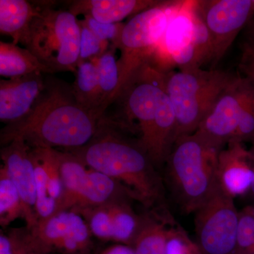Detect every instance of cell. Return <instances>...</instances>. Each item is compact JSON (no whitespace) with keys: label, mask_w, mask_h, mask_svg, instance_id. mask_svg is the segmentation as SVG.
Segmentation results:
<instances>
[{"label":"cell","mask_w":254,"mask_h":254,"mask_svg":"<svg viewBox=\"0 0 254 254\" xmlns=\"http://www.w3.org/2000/svg\"><path fill=\"white\" fill-rule=\"evenodd\" d=\"M100 120L78 103L72 86L55 78L47 79L29 115L1 131V144L21 137L32 148L78 149L94 137Z\"/></svg>","instance_id":"1"},{"label":"cell","mask_w":254,"mask_h":254,"mask_svg":"<svg viewBox=\"0 0 254 254\" xmlns=\"http://www.w3.org/2000/svg\"><path fill=\"white\" fill-rule=\"evenodd\" d=\"M103 115L91 141L70 150L88 168L126 187L147 208L163 206L165 189L156 167L140 144L123 133L125 127Z\"/></svg>","instance_id":"2"},{"label":"cell","mask_w":254,"mask_h":254,"mask_svg":"<svg viewBox=\"0 0 254 254\" xmlns=\"http://www.w3.org/2000/svg\"><path fill=\"white\" fill-rule=\"evenodd\" d=\"M222 149L196 133L175 141L165 162L166 177L184 213H195L218 190L217 167Z\"/></svg>","instance_id":"3"},{"label":"cell","mask_w":254,"mask_h":254,"mask_svg":"<svg viewBox=\"0 0 254 254\" xmlns=\"http://www.w3.org/2000/svg\"><path fill=\"white\" fill-rule=\"evenodd\" d=\"M213 60V48L198 1H180L161 41L146 63L163 73L201 68Z\"/></svg>","instance_id":"4"},{"label":"cell","mask_w":254,"mask_h":254,"mask_svg":"<svg viewBox=\"0 0 254 254\" xmlns=\"http://www.w3.org/2000/svg\"><path fill=\"white\" fill-rule=\"evenodd\" d=\"M234 76L214 68H193L166 73V92L176 116L175 143L181 137L198 130Z\"/></svg>","instance_id":"5"},{"label":"cell","mask_w":254,"mask_h":254,"mask_svg":"<svg viewBox=\"0 0 254 254\" xmlns=\"http://www.w3.org/2000/svg\"><path fill=\"white\" fill-rule=\"evenodd\" d=\"M79 20L69 11L56 9L53 3L42 1L33 18L26 48L52 73H75L79 58Z\"/></svg>","instance_id":"6"},{"label":"cell","mask_w":254,"mask_h":254,"mask_svg":"<svg viewBox=\"0 0 254 254\" xmlns=\"http://www.w3.org/2000/svg\"><path fill=\"white\" fill-rule=\"evenodd\" d=\"M180 1H158L125 23L119 50V95L133 73L146 63L161 41Z\"/></svg>","instance_id":"7"},{"label":"cell","mask_w":254,"mask_h":254,"mask_svg":"<svg viewBox=\"0 0 254 254\" xmlns=\"http://www.w3.org/2000/svg\"><path fill=\"white\" fill-rule=\"evenodd\" d=\"M166 73L149 64H143L132 75L117 99L121 103L127 120L122 125L130 129L133 122H136L138 141L147 153L162 97L166 91Z\"/></svg>","instance_id":"8"},{"label":"cell","mask_w":254,"mask_h":254,"mask_svg":"<svg viewBox=\"0 0 254 254\" xmlns=\"http://www.w3.org/2000/svg\"><path fill=\"white\" fill-rule=\"evenodd\" d=\"M28 230L25 239L36 254H88L93 246L86 220L73 210L53 214Z\"/></svg>","instance_id":"9"},{"label":"cell","mask_w":254,"mask_h":254,"mask_svg":"<svg viewBox=\"0 0 254 254\" xmlns=\"http://www.w3.org/2000/svg\"><path fill=\"white\" fill-rule=\"evenodd\" d=\"M239 211L221 189L195 212L197 244L203 254H234Z\"/></svg>","instance_id":"10"},{"label":"cell","mask_w":254,"mask_h":254,"mask_svg":"<svg viewBox=\"0 0 254 254\" xmlns=\"http://www.w3.org/2000/svg\"><path fill=\"white\" fill-rule=\"evenodd\" d=\"M198 6L210 36L215 66L254 17V0H205L198 1Z\"/></svg>","instance_id":"11"},{"label":"cell","mask_w":254,"mask_h":254,"mask_svg":"<svg viewBox=\"0 0 254 254\" xmlns=\"http://www.w3.org/2000/svg\"><path fill=\"white\" fill-rule=\"evenodd\" d=\"M253 85L252 79L245 75H235L195 133L213 144L225 148L235 136Z\"/></svg>","instance_id":"12"},{"label":"cell","mask_w":254,"mask_h":254,"mask_svg":"<svg viewBox=\"0 0 254 254\" xmlns=\"http://www.w3.org/2000/svg\"><path fill=\"white\" fill-rule=\"evenodd\" d=\"M2 168L17 189L24 210L28 229L38 221L36 212L37 199L36 174L31 147L21 137H16L1 149Z\"/></svg>","instance_id":"13"},{"label":"cell","mask_w":254,"mask_h":254,"mask_svg":"<svg viewBox=\"0 0 254 254\" xmlns=\"http://www.w3.org/2000/svg\"><path fill=\"white\" fill-rule=\"evenodd\" d=\"M46 88L43 73L0 81V120L15 125L29 115Z\"/></svg>","instance_id":"14"},{"label":"cell","mask_w":254,"mask_h":254,"mask_svg":"<svg viewBox=\"0 0 254 254\" xmlns=\"http://www.w3.org/2000/svg\"><path fill=\"white\" fill-rule=\"evenodd\" d=\"M119 200H136L131 190L120 182L90 169L88 176L79 190L67 200L57 205L54 213L64 210H73L79 213Z\"/></svg>","instance_id":"15"},{"label":"cell","mask_w":254,"mask_h":254,"mask_svg":"<svg viewBox=\"0 0 254 254\" xmlns=\"http://www.w3.org/2000/svg\"><path fill=\"white\" fill-rule=\"evenodd\" d=\"M219 187L232 198L250 193L254 182V169L249 150L244 143L229 142L218 157Z\"/></svg>","instance_id":"16"},{"label":"cell","mask_w":254,"mask_h":254,"mask_svg":"<svg viewBox=\"0 0 254 254\" xmlns=\"http://www.w3.org/2000/svg\"><path fill=\"white\" fill-rule=\"evenodd\" d=\"M152 0H76L70 3L68 11L74 16L90 15L100 22L121 23L156 4Z\"/></svg>","instance_id":"17"},{"label":"cell","mask_w":254,"mask_h":254,"mask_svg":"<svg viewBox=\"0 0 254 254\" xmlns=\"http://www.w3.org/2000/svg\"><path fill=\"white\" fill-rule=\"evenodd\" d=\"M40 3L26 0H0V33L11 37L15 45L27 46L31 23Z\"/></svg>","instance_id":"18"},{"label":"cell","mask_w":254,"mask_h":254,"mask_svg":"<svg viewBox=\"0 0 254 254\" xmlns=\"http://www.w3.org/2000/svg\"><path fill=\"white\" fill-rule=\"evenodd\" d=\"M33 73H53L27 48L0 42V75L9 78Z\"/></svg>","instance_id":"19"},{"label":"cell","mask_w":254,"mask_h":254,"mask_svg":"<svg viewBox=\"0 0 254 254\" xmlns=\"http://www.w3.org/2000/svg\"><path fill=\"white\" fill-rule=\"evenodd\" d=\"M170 217L166 215H146L132 247L136 254H167L168 224Z\"/></svg>","instance_id":"20"},{"label":"cell","mask_w":254,"mask_h":254,"mask_svg":"<svg viewBox=\"0 0 254 254\" xmlns=\"http://www.w3.org/2000/svg\"><path fill=\"white\" fill-rule=\"evenodd\" d=\"M116 48L110 46L109 50L100 56L96 62L99 78V102L98 113L100 118L105 115L107 108L116 101L120 88V72L118 60L115 58Z\"/></svg>","instance_id":"21"},{"label":"cell","mask_w":254,"mask_h":254,"mask_svg":"<svg viewBox=\"0 0 254 254\" xmlns=\"http://www.w3.org/2000/svg\"><path fill=\"white\" fill-rule=\"evenodd\" d=\"M72 86L73 93L78 103L98 118L99 102V78L95 60L78 65Z\"/></svg>","instance_id":"22"},{"label":"cell","mask_w":254,"mask_h":254,"mask_svg":"<svg viewBox=\"0 0 254 254\" xmlns=\"http://www.w3.org/2000/svg\"><path fill=\"white\" fill-rule=\"evenodd\" d=\"M24 217L21 197L4 168L0 170V220L3 226L18 217Z\"/></svg>","instance_id":"23"},{"label":"cell","mask_w":254,"mask_h":254,"mask_svg":"<svg viewBox=\"0 0 254 254\" xmlns=\"http://www.w3.org/2000/svg\"><path fill=\"white\" fill-rule=\"evenodd\" d=\"M254 249V204L239 211L236 248L234 254H252Z\"/></svg>","instance_id":"24"},{"label":"cell","mask_w":254,"mask_h":254,"mask_svg":"<svg viewBox=\"0 0 254 254\" xmlns=\"http://www.w3.org/2000/svg\"><path fill=\"white\" fill-rule=\"evenodd\" d=\"M80 37L79 58L78 65L87 61L99 58L109 50L110 43L103 41L93 34L83 20H79Z\"/></svg>","instance_id":"25"},{"label":"cell","mask_w":254,"mask_h":254,"mask_svg":"<svg viewBox=\"0 0 254 254\" xmlns=\"http://www.w3.org/2000/svg\"><path fill=\"white\" fill-rule=\"evenodd\" d=\"M167 254H203L197 242H193L180 225L170 222L168 227Z\"/></svg>","instance_id":"26"},{"label":"cell","mask_w":254,"mask_h":254,"mask_svg":"<svg viewBox=\"0 0 254 254\" xmlns=\"http://www.w3.org/2000/svg\"><path fill=\"white\" fill-rule=\"evenodd\" d=\"M83 21L95 36L101 41L108 42L110 46L119 50L125 23H102L90 15H84Z\"/></svg>","instance_id":"27"},{"label":"cell","mask_w":254,"mask_h":254,"mask_svg":"<svg viewBox=\"0 0 254 254\" xmlns=\"http://www.w3.org/2000/svg\"><path fill=\"white\" fill-rule=\"evenodd\" d=\"M24 250L21 232H14L12 235L1 234L0 254H22Z\"/></svg>","instance_id":"28"},{"label":"cell","mask_w":254,"mask_h":254,"mask_svg":"<svg viewBox=\"0 0 254 254\" xmlns=\"http://www.w3.org/2000/svg\"><path fill=\"white\" fill-rule=\"evenodd\" d=\"M241 49V60L254 58V17L252 18L243 31Z\"/></svg>","instance_id":"29"},{"label":"cell","mask_w":254,"mask_h":254,"mask_svg":"<svg viewBox=\"0 0 254 254\" xmlns=\"http://www.w3.org/2000/svg\"><path fill=\"white\" fill-rule=\"evenodd\" d=\"M99 254H136L133 247L129 245L118 244L110 246L102 251Z\"/></svg>","instance_id":"30"},{"label":"cell","mask_w":254,"mask_h":254,"mask_svg":"<svg viewBox=\"0 0 254 254\" xmlns=\"http://www.w3.org/2000/svg\"><path fill=\"white\" fill-rule=\"evenodd\" d=\"M240 68L242 74L254 82V58L241 60Z\"/></svg>","instance_id":"31"},{"label":"cell","mask_w":254,"mask_h":254,"mask_svg":"<svg viewBox=\"0 0 254 254\" xmlns=\"http://www.w3.org/2000/svg\"><path fill=\"white\" fill-rule=\"evenodd\" d=\"M248 150L249 153H250L251 160H252V163H253L254 169V141L252 142V145H251L250 149ZM250 193L254 200V182L253 185H252V189H251Z\"/></svg>","instance_id":"32"},{"label":"cell","mask_w":254,"mask_h":254,"mask_svg":"<svg viewBox=\"0 0 254 254\" xmlns=\"http://www.w3.org/2000/svg\"><path fill=\"white\" fill-rule=\"evenodd\" d=\"M22 254H36L33 253V252H31L28 249L27 247H26V245H24V250H23V252Z\"/></svg>","instance_id":"33"},{"label":"cell","mask_w":254,"mask_h":254,"mask_svg":"<svg viewBox=\"0 0 254 254\" xmlns=\"http://www.w3.org/2000/svg\"><path fill=\"white\" fill-rule=\"evenodd\" d=\"M252 254H254V249L253 252H252Z\"/></svg>","instance_id":"34"}]
</instances>
